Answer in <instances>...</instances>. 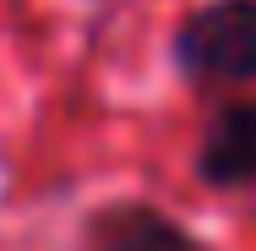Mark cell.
Masks as SVG:
<instances>
[{
  "mask_svg": "<svg viewBox=\"0 0 256 251\" xmlns=\"http://www.w3.org/2000/svg\"><path fill=\"white\" fill-rule=\"evenodd\" d=\"M174 71L202 88H256V0H202L169 39Z\"/></svg>",
  "mask_w": 256,
  "mask_h": 251,
  "instance_id": "1",
  "label": "cell"
},
{
  "mask_svg": "<svg viewBox=\"0 0 256 251\" xmlns=\"http://www.w3.org/2000/svg\"><path fill=\"white\" fill-rule=\"evenodd\" d=\"M196 180L207 191L256 186V93L212 104L202 137H196Z\"/></svg>",
  "mask_w": 256,
  "mask_h": 251,
  "instance_id": "2",
  "label": "cell"
},
{
  "mask_svg": "<svg viewBox=\"0 0 256 251\" xmlns=\"http://www.w3.org/2000/svg\"><path fill=\"white\" fill-rule=\"evenodd\" d=\"M76 251H202V240L153 202H104L82 218Z\"/></svg>",
  "mask_w": 256,
  "mask_h": 251,
  "instance_id": "3",
  "label": "cell"
}]
</instances>
